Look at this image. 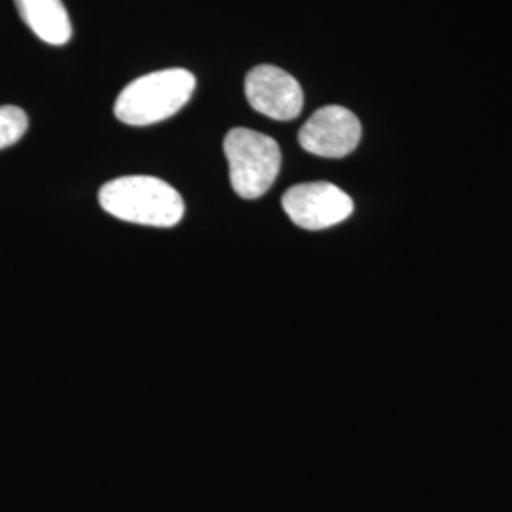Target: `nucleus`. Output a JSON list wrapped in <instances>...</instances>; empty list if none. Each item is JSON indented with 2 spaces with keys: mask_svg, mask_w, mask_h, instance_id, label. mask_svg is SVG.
Returning a JSON list of instances; mask_svg holds the SVG:
<instances>
[{
  "mask_svg": "<svg viewBox=\"0 0 512 512\" xmlns=\"http://www.w3.org/2000/svg\"><path fill=\"white\" fill-rule=\"evenodd\" d=\"M29 128L27 112L14 105L0 107V150L16 145Z\"/></svg>",
  "mask_w": 512,
  "mask_h": 512,
  "instance_id": "6e6552de",
  "label": "nucleus"
},
{
  "mask_svg": "<svg viewBox=\"0 0 512 512\" xmlns=\"http://www.w3.org/2000/svg\"><path fill=\"white\" fill-rule=\"evenodd\" d=\"M281 203L289 219L304 230H325L353 213V200L332 183L296 184L285 192Z\"/></svg>",
  "mask_w": 512,
  "mask_h": 512,
  "instance_id": "20e7f679",
  "label": "nucleus"
},
{
  "mask_svg": "<svg viewBox=\"0 0 512 512\" xmlns=\"http://www.w3.org/2000/svg\"><path fill=\"white\" fill-rule=\"evenodd\" d=\"M25 25L46 44L63 46L73 37V25L63 0H16Z\"/></svg>",
  "mask_w": 512,
  "mask_h": 512,
  "instance_id": "0eeeda50",
  "label": "nucleus"
},
{
  "mask_svg": "<svg viewBox=\"0 0 512 512\" xmlns=\"http://www.w3.org/2000/svg\"><path fill=\"white\" fill-rule=\"evenodd\" d=\"M249 105L277 122H291L304 109V92L298 80L274 65H258L245 78Z\"/></svg>",
  "mask_w": 512,
  "mask_h": 512,
  "instance_id": "423d86ee",
  "label": "nucleus"
},
{
  "mask_svg": "<svg viewBox=\"0 0 512 512\" xmlns=\"http://www.w3.org/2000/svg\"><path fill=\"white\" fill-rule=\"evenodd\" d=\"M196 90V78L186 69H164L128 84L114 103V114L128 126H152L183 109Z\"/></svg>",
  "mask_w": 512,
  "mask_h": 512,
  "instance_id": "f03ea898",
  "label": "nucleus"
},
{
  "mask_svg": "<svg viewBox=\"0 0 512 512\" xmlns=\"http://www.w3.org/2000/svg\"><path fill=\"white\" fill-rule=\"evenodd\" d=\"M230 183L243 200L264 196L281 171V148L275 139L253 129H230L224 139Z\"/></svg>",
  "mask_w": 512,
  "mask_h": 512,
  "instance_id": "7ed1b4c3",
  "label": "nucleus"
},
{
  "mask_svg": "<svg viewBox=\"0 0 512 512\" xmlns=\"http://www.w3.org/2000/svg\"><path fill=\"white\" fill-rule=\"evenodd\" d=\"M101 207L116 219L171 228L184 217L181 194L162 179L147 175L120 177L99 190Z\"/></svg>",
  "mask_w": 512,
  "mask_h": 512,
  "instance_id": "f257e3e1",
  "label": "nucleus"
},
{
  "mask_svg": "<svg viewBox=\"0 0 512 512\" xmlns=\"http://www.w3.org/2000/svg\"><path fill=\"white\" fill-rule=\"evenodd\" d=\"M361 133V122L351 110L329 105L311 114L298 133V143L321 158H344L357 148Z\"/></svg>",
  "mask_w": 512,
  "mask_h": 512,
  "instance_id": "39448f33",
  "label": "nucleus"
}]
</instances>
